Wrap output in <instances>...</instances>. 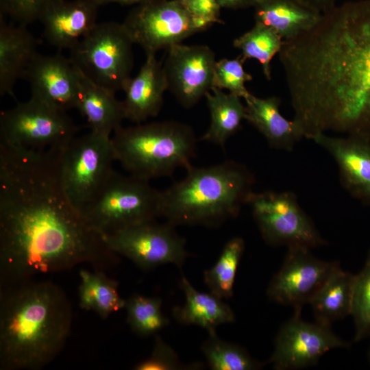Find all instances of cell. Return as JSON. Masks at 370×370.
Instances as JSON below:
<instances>
[{
  "mask_svg": "<svg viewBox=\"0 0 370 370\" xmlns=\"http://www.w3.org/2000/svg\"><path fill=\"white\" fill-rule=\"evenodd\" d=\"M62 148L17 149L0 140V288L89 263L118 262L62 186Z\"/></svg>",
  "mask_w": 370,
  "mask_h": 370,
  "instance_id": "cell-1",
  "label": "cell"
},
{
  "mask_svg": "<svg viewBox=\"0 0 370 370\" xmlns=\"http://www.w3.org/2000/svg\"><path fill=\"white\" fill-rule=\"evenodd\" d=\"M72 309L50 281L0 288V369L36 370L50 363L69 336Z\"/></svg>",
  "mask_w": 370,
  "mask_h": 370,
  "instance_id": "cell-2",
  "label": "cell"
},
{
  "mask_svg": "<svg viewBox=\"0 0 370 370\" xmlns=\"http://www.w3.org/2000/svg\"><path fill=\"white\" fill-rule=\"evenodd\" d=\"M186 169L182 180L161 191L160 217L174 226L217 227L237 217L253 192V174L236 161Z\"/></svg>",
  "mask_w": 370,
  "mask_h": 370,
  "instance_id": "cell-3",
  "label": "cell"
},
{
  "mask_svg": "<svg viewBox=\"0 0 370 370\" xmlns=\"http://www.w3.org/2000/svg\"><path fill=\"white\" fill-rule=\"evenodd\" d=\"M111 142L115 160L130 175L148 181L186 169L196 154L193 130L175 121L121 125Z\"/></svg>",
  "mask_w": 370,
  "mask_h": 370,
  "instance_id": "cell-4",
  "label": "cell"
},
{
  "mask_svg": "<svg viewBox=\"0 0 370 370\" xmlns=\"http://www.w3.org/2000/svg\"><path fill=\"white\" fill-rule=\"evenodd\" d=\"M161 195L148 180L114 171L82 216L106 237L160 217Z\"/></svg>",
  "mask_w": 370,
  "mask_h": 370,
  "instance_id": "cell-5",
  "label": "cell"
},
{
  "mask_svg": "<svg viewBox=\"0 0 370 370\" xmlns=\"http://www.w3.org/2000/svg\"><path fill=\"white\" fill-rule=\"evenodd\" d=\"M111 136L90 131L74 137L60 151V181L75 208L82 214L97 198L114 171Z\"/></svg>",
  "mask_w": 370,
  "mask_h": 370,
  "instance_id": "cell-6",
  "label": "cell"
},
{
  "mask_svg": "<svg viewBox=\"0 0 370 370\" xmlns=\"http://www.w3.org/2000/svg\"><path fill=\"white\" fill-rule=\"evenodd\" d=\"M134 44L123 23H97L70 50L69 58L87 77L116 92L132 77Z\"/></svg>",
  "mask_w": 370,
  "mask_h": 370,
  "instance_id": "cell-7",
  "label": "cell"
},
{
  "mask_svg": "<svg viewBox=\"0 0 370 370\" xmlns=\"http://www.w3.org/2000/svg\"><path fill=\"white\" fill-rule=\"evenodd\" d=\"M339 72L354 122L361 132L370 134V0L349 3Z\"/></svg>",
  "mask_w": 370,
  "mask_h": 370,
  "instance_id": "cell-8",
  "label": "cell"
},
{
  "mask_svg": "<svg viewBox=\"0 0 370 370\" xmlns=\"http://www.w3.org/2000/svg\"><path fill=\"white\" fill-rule=\"evenodd\" d=\"M78 130L66 112L32 97L1 112L0 116V140L24 150L64 147Z\"/></svg>",
  "mask_w": 370,
  "mask_h": 370,
  "instance_id": "cell-9",
  "label": "cell"
},
{
  "mask_svg": "<svg viewBox=\"0 0 370 370\" xmlns=\"http://www.w3.org/2000/svg\"><path fill=\"white\" fill-rule=\"evenodd\" d=\"M247 204L268 245L311 249L327 244L293 193L252 192Z\"/></svg>",
  "mask_w": 370,
  "mask_h": 370,
  "instance_id": "cell-10",
  "label": "cell"
},
{
  "mask_svg": "<svg viewBox=\"0 0 370 370\" xmlns=\"http://www.w3.org/2000/svg\"><path fill=\"white\" fill-rule=\"evenodd\" d=\"M134 44L154 53L205 30L180 0H152L138 4L123 23Z\"/></svg>",
  "mask_w": 370,
  "mask_h": 370,
  "instance_id": "cell-11",
  "label": "cell"
},
{
  "mask_svg": "<svg viewBox=\"0 0 370 370\" xmlns=\"http://www.w3.org/2000/svg\"><path fill=\"white\" fill-rule=\"evenodd\" d=\"M174 225L158 223L155 220L140 223L104 237L114 253L126 257L143 269L165 264L181 269L188 253L186 241L179 236Z\"/></svg>",
  "mask_w": 370,
  "mask_h": 370,
  "instance_id": "cell-12",
  "label": "cell"
},
{
  "mask_svg": "<svg viewBox=\"0 0 370 370\" xmlns=\"http://www.w3.org/2000/svg\"><path fill=\"white\" fill-rule=\"evenodd\" d=\"M339 267L338 262L315 257L310 249L289 247L282 267L269 284L267 295L270 300L301 313L302 307L310 304Z\"/></svg>",
  "mask_w": 370,
  "mask_h": 370,
  "instance_id": "cell-13",
  "label": "cell"
},
{
  "mask_svg": "<svg viewBox=\"0 0 370 370\" xmlns=\"http://www.w3.org/2000/svg\"><path fill=\"white\" fill-rule=\"evenodd\" d=\"M349 347L331 326L304 321L300 312H294L280 328L269 362L276 370L301 369L316 365L332 349Z\"/></svg>",
  "mask_w": 370,
  "mask_h": 370,
  "instance_id": "cell-14",
  "label": "cell"
},
{
  "mask_svg": "<svg viewBox=\"0 0 370 370\" xmlns=\"http://www.w3.org/2000/svg\"><path fill=\"white\" fill-rule=\"evenodd\" d=\"M215 63V55L206 45L171 46L162 64L167 90L184 108L193 107L211 90Z\"/></svg>",
  "mask_w": 370,
  "mask_h": 370,
  "instance_id": "cell-15",
  "label": "cell"
},
{
  "mask_svg": "<svg viewBox=\"0 0 370 370\" xmlns=\"http://www.w3.org/2000/svg\"><path fill=\"white\" fill-rule=\"evenodd\" d=\"M23 79L29 84L32 97L64 112L76 108L79 78L77 67L70 58L61 53H38Z\"/></svg>",
  "mask_w": 370,
  "mask_h": 370,
  "instance_id": "cell-16",
  "label": "cell"
},
{
  "mask_svg": "<svg viewBox=\"0 0 370 370\" xmlns=\"http://www.w3.org/2000/svg\"><path fill=\"white\" fill-rule=\"evenodd\" d=\"M312 140L335 160L343 188L355 199L370 205V134L336 137L321 134Z\"/></svg>",
  "mask_w": 370,
  "mask_h": 370,
  "instance_id": "cell-17",
  "label": "cell"
},
{
  "mask_svg": "<svg viewBox=\"0 0 370 370\" xmlns=\"http://www.w3.org/2000/svg\"><path fill=\"white\" fill-rule=\"evenodd\" d=\"M99 6L96 0H58L39 20L45 38L59 50H71L97 23Z\"/></svg>",
  "mask_w": 370,
  "mask_h": 370,
  "instance_id": "cell-18",
  "label": "cell"
},
{
  "mask_svg": "<svg viewBox=\"0 0 370 370\" xmlns=\"http://www.w3.org/2000/svg\"><path fill=\"white\" fill-rule=\"evenodd\" d=\"M167 82L162 64L154 53L146 54L138 73L126 84L125 97L122 101L125 119L141 123L158 114L162 104Z\"/></svg>",
  "mask_w": 370,
  "mask_h": 370,
  "instance_id": "cell-19",
  "label": "cell"
},
{
  "mask_svg": "<svg viewBox=\"0 0 370 370\" xmlns=\"http://www.w3.org/2000/svg\"><path fill=\"white\" fill-rule=\"evenodd\" d=\"M38 40L26 25L8 23L0 14V95H13L14 87L38 53Z\"/></svg>",
  "mask_w": 370,
  "mask_h": 370,
  "instance_id": "cell-20",
  "label": "cell"
},
{
  "mask_svg": "<svg viewBox=\"0 0 370 370\" xmlns=\"http://www.w3.org/2000/svg\"><path fill=\"white\" fill-rule=\"evenodd\" d=\"M76 67L79 90L75 109L85 118L90 131L111 136L125 119L122 101L116 99L115 92L95 82Z\"/></svg>",
  "mask_w": 370,
  "mask_h": 370,
  "instance_id": "cell-21",
  "label": "cell"
},
{
  "mask_svg": "<svg viewBox=\"0 0 370 370\" xmlns=\"http://www.w3.org/2000/svg\"><path fill=\"white\" fill-rule=\"evenodd\" d=\"M245 100V120L263 135L271 147L291 151L304 137L297 123L280 113V98H259L250 94Z\"/></svg>",
  "mask_w": 370,
  "mask_h": 370,
  "instance_id": "cell-22",
  "label": "cell"
},
{
  "mask_svg": "<svg viewBox=\"0 0 370 370\" xmlns=\"http://www.w3.org/2000/svg\"><path fill=\"white\" fill-rule=\"evenodd\" d=\"M254 8L256 22L270 27L284 40L310 29L322 15L301 0H256Z\"/></svg>",
  "mask_w": 370,
  "mask_h": 370,
  "instance_id": "cell-23",
  "label": "cell"
},
{
  "mask_svg": "<svg viewBox=\"0 0 370 370\" xmlns=\"http://www.w3.org/2000/svg\"><path fill=\"white\" fill-rule=\"evenodd\" d=\"M180 287L185 295V303L173 307V316L180 324L197 325L209 334L216 332L217 327L221 324L235 321L234 311L223 299L211 293L197 291L184 275Z\"/></svg>",
  "mask_w": 370,
  "mask_h": 370,
  "instance_id": "cell-24",
  "label": "cell"
},
{
  "mask_svg": "<svg viewBox=\"0 0 370 370\" xmlns=\"http://www.w3.org/2000/svg\"><path fill=\"white\" fill-rule=\"evenodd\" d=\"M355 275L339 267L314 296L310 304L315 321L331 326L351 315Z\"/></svg>",
  "mask_w": 370,
  "mask_h": 370,
  "instance_id": "cell-25",
  "label": "cell"
},
{
  "mask_svg": "<svg viewBox=\"0 0 370 370\" xmlns=\"http://www.w3.org/2000/svg\"><path fill=\"white\" fill-rule=\"evenodd\" d=\"M205 97L210 111V123L200 140L224 147L245 119V106L241 97L225 93L215 87H212Z\"/></svg>",
  "mask_w": 370,
  "mask_h": 370,
  "instance_id": "cell-26",
  "label": "cell"
},
{
  "mask_svg": "<svg viewBox=\"0 0 370 370\" xmlns=\"http://www.w3.org/2000/svg\"><path fill=\"white\" fill-rule=\"evenodd\" d=\"M79 305L81 308L92 310L102 319L125 308L118 291L117 281L108 277L103 270L79 271Z\"/></svg>",
  "mask_w": 370,
  "mask_h": 370,
  "instance_id": "cell-27",
  "label": "cell"
},
{
  "mask_svg": "<svg viewBox=\"0 0 370 370\" xmlns=\"http://www.w3.org/2000/svg\"><path fill=\"white\" fill-rule=\"evenodd\" d=\"M245 251V241L238 236L224 245L216 263L204 273V281L210 293L221 299L234 294L236 274Z\"/></svg>",
  "mask_w": 370,
  "mask_h": 370,
  "instance_id": "cell-28",
  "label": "cell"
},
{
  "mask_svg": "<svg viewBox=\"0 0 370 370\" xmlns=\"http://www.w3.org/2000/svg\"><path fill=\"white\" fill-rule=\"evenodd\" d=\"M283 43L284 40L274 30L257 22L250 30L233 42L234 47L241 51L245 61L253 58L259 62L268 80L271 78V61L279 53Z\"/></svg>",
  "mask_w": 370,
  "mask_h": 370,
  "instance_id": "cell-29",
  "label": "cell"
},
{
  "mask_svg": "<svg viewBox=\"0 0 370 370\" xmlns=\"http://www.w3.org/2000/svg\"><path fill=\"white\" fill-rule=\"evenodd\" d=\"M201 349L212 370H256L264 366L244 347L221 339L216 332L208 334Z\"/></svg>",
  "mask_w": 370,
  "mask_h": 370,
  "instance_id": "cell-30",
  "label": "cell"
},
{
  "mask_svg": "<svg viewBox=\"0 0 370 370\" xmlns=\"http://www.w3.org/2000/svg\"><path fill=\"white\" fill-rule=\"evenodd\" d=\"M125 308L127 323L140 336L156 334L169 323L162 311L160 297L134 294L126 299Z\"/></svg>",
  "mask_w": 370,
  "mask_h": 370,
  "instance_id": "cell-31",
  "label": "cell"
},
{
  "mask_svg": "<svg viewBox=\"0 0 370 370\" xmlns=\"http://www.w3.org/2000/svg\"><path fill=\"white\" fill-rule=\"evenodd\" d=\"M351 315L355 324L354 342L370 336V249L362 269L355 275Z\"/></svg>",
  "mask_w": 370,
  "mask_h": 370,
  "instance_id": "cell-32",
  "label": "cell"
},
{
  "mask_svg": "<svg viewBox=\"0 0 370 370\" xmlns=\"http://www.w3.org/2000/svg\"><path fill=\"white\" fill-rule=\"evenodd\" d=\"M245 60L240 56L234 59L223 58L216 61L212 79V87L227 89L230 93L245 99L251 93L245 83L252 80V76L243 68Z\"/></svg>",
  "mask_w": 370,
  "mask_h": 370,
  "instance_id": "cell-33",
  "label": "cell"
},
{
  "mask_svg": "<svg viewBox=\"0 0 370 370\" xmlns=\"http://www.w3.org/2000/svg\"><path fill=\"white\" fill-rule=\"evenodd\" d=\"M200 363L184 364L177 353L159 335L156 334L153 349L149 357L136 364V370L196 369Z\"/></svg>",
  "mask_w": 370,
  "mask_h": 370,
  "instance_id": "cell-34",
  "label": "cell"
},
{
  "mask_svg": "<svg viewBox=\"0 0 370 370\" xmlns=\"http://www.w3.org/2000/svg\"><path fill=\"white\" fill-rule=\"evenodd\" d=\"M58 0H0V14L27 25L39 21L44 12Z\"/></svg>",
  "mask_w": 370,
  "mask_h": 370,
  "instance_id": "cell-35",
  "label": "cell"
},
{
  "mask_svg": "<svg viewBox=\"0 0 370 370\" xmlns=\"http://www.w3.org/2000/svg\"><path fill=\"white\" fill-rule=\"evenodd\" d=\"M183 5L205 29L214 23H222L220 8L217 0H180Z\"/></svg>",
  "mask_w": 370,
  "mask_h": 370,
  "instance_id": "cell-36",
  "label": "cell"
},
{
  "mask_svg": "<svg viewBox=\"0 0 370 370\" xmlns=\"http://www.w3.org/2000/svg\"><path fill=\"white\" fill-rule=\"evenodd\" d=\"M321 14H325L336 6V0H301Z\"/></svg>",
  "mask_w": 370,
  "mask_h": 370,
  "instance_id": "cell-37",
  "label": "cell"
},
{
  "mask_svg": "<svg viewBox=\"0 0 370 370\" xmlns=\"http://www.w3.org/2000/svg\"><path fill=\"white\" fill-rule=\"evenodd\" d=\"M221 8L229 9L245 8L254 5L256 0H217Z\"/></svg>",
  "mask_w": 370,
  "mask_h": 370,
  "instance_id": "cell-38",
  "label": "cell"
},
{
  "mask_svg": "<svg viewBox=\"0 0 370 370\" xmlns=\"http://www.w3.org/2000/svg\"><path fill=\"white\" fill-rule=\"evenodd\" d=\"M97 3L100 5H104L108 3H119L122 5H131V4H140L147 1L152 0H96Z\"/></svg>",
  "mask_w": 370,
  "mask_h": 370,
  "instance_id": "cell-39",
  "label": "cell"
},
{
  "mask_svg": "<svg viewBox=\"0 0 370 370\" xmlns=\"http://www.w3.org/2000/svg\"><path fill=\"white\" fill-rule=\"evenodd\" d=\"M367 359H368L369 363L370 364V346H369L368 353H367Z\"/></svg>",
  "mask_w": 370,
  "mask_h": 370,
  "instance_id": "cell-40",
  "label": "cell"
}]
</instances>
